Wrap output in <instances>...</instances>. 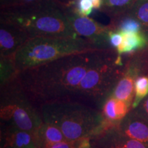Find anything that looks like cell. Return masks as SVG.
<instances>
[{"mask_svg": "<svg viewBox=\"0 0 148 148\" xmlns=\"http://www.w3.org/2000/svg\"><path fill=\"white\" fill-rule=\"evenodd\" d=\"M106 49L74 53L29 68L18 72L16 79L37 107L55 101L75 102L88 71Z\"/></svg>", "mask_w": 148, "mask_h": 148, "instance_id": "obj_1", "label": "cell"}, {"mask_svg": "<svg viewBox=\"0 0 148 148\" xmlns=\"http://www.w3.org/2000/svg\"><path fill=\"white\" fill-rule=\"evenodd\" d=\"M0 20L21 27L29 38L36 36L79 37L68 22L64 6L55 0L1 4Z\"/></svg>", "mask_w": 148, "mask_h": 148, "instance_id": "obj_2", "label": "cell"}, {"mask_svg": "<svg viewBox=\"0 0 148 148\" xmlns=\"http://www.w3.org/2000/svg\"><path fill=\"white\" fill-rule=\"evenodd\" d=\"M43 122L55 125L68 141L95 137L112 126L101 110L74 101H55L39 107Z\"/></svg>", "mask_w": 148, "mask_h": 148, "instance_id": "obj_3", "label": "cell"}, {"mask_svg": "<svg viewBox=\"0 0 148 148\" xmlns=\"http://www.w3.org/2000/svg\"><path fill=\"white\" fill-rule=\"evenodd\" d=\"M99 49L85 38L36 36L29 38L14 54L16 72L51 62L62 57Z\"/></svg>", "mask_w": 148, "mask_h": 148, "instance_id": "obj_4", "label": "cell"}, {"mask_svg": "<svg viewBox=\"0 0 148 148\" xmlns=\"http://www.w3.org/2000/svg\"><path fill=\"white\" fill-rule=\"evenodd\" d=\"M0 98L1 121L33 133L43 123L39 108L30 100L16 76L1 85Z\"/></svg>", "mask_w": 148, "mask_h": 148, "instance_id": "obj_5", "label": "cell"}, {"mask_svg": "<svg viewBox=\"0 0 148 148\" xmlns=\"http://www.w3.org/2000/svg\"><path fill=\"white\" fill-rule=\"evenodd\" d=\"M64 8L68 22L79 37L88 40L97 49L112 48L109 41V32L112 29L108 25H104L88 16L79 15L73 5L64 6Z\"/></svg>", "mask_w": 148, "mask_h": 148, "instance_id": "obj_6", "label": "cell"}, {"mask_svg": "<svg viewBox=\"0 0 148 148\" xmlns=\"http://www.w3.org/2000/svg\"><path fill=\"white\" fill-rule=\"evenodd\" d=\"M29 38L28 34L21 27L0 20V57L13 58Z\"/></svg>", "mask_w": 148, "mask_h": 148, "instance_id": "obj_7", "label": "cell"}, {"mask_svg": "<svg viewBox=\"0 0 148 148\" xmlns=\"http://www.w3.org/2000/svg\"><path fill=\"white\" fill-rule=\"evenodd\" d=\"M1 148H38L34 133L1 121Z\"/></svg>", "mask_w": 148, "mask_h": 148, "instance_id": "obj_8", "label": "cell"}, {"mask_svg": "<svg viewBox=\"0 0 148 148\" xmlns=\"http://www.w3.org/2000/svg\"><path fill=\"white\" fill-rule=\"evenodd\" d=\"M91 143L92 147L98 148H148L145 144L122 134L115 126L91 138Z\"/></svg>", "mask_w": 148, "mask_h": 148, "instance_id": "obj_9", "label": "cell"}, {"mask_svg": "<svg viewBox=\"0 0 148 148\" xmlns=\"http://www.w3.org/2000/svg\"><path fill=\"white\" fill-rule=\"evenodd\" d=\"M115 127L129 138L148 145V122L136 115L132 110Z\"/></svg>", "mask_w": 148, "mask_h": 148, "instance_id": "obj_10", "label": "cell"}, {"mask_svg": "<svg viewBox=\"0 0 148 148\" xmlns=\"http://www.w3.org/2000/svg\"><path fill=\"white\" fill-rule=\"evenodd\" d=\"M132 110L125 101L109 96L103 103L101 112L111 126H115Z\"/></svg>", "mask_w": 148, "mask_h": 148, "instance_id": "obj_11", "label": "cell"}, {"mask_svg": "<svg viewBox=\"0 0 148 148\" xmlns=\"http://www.w3.org/2000/svg\"><path fill=\"white\" fill-rule=\"evenodd\" d=\"M123 42L116 48L118 54H131L148 48V36L143 31L123 33Z\"/></svg>", "mask_w": 148, "mask_h": 148, "instance_id": "obj_12", "label": "cell"}, {"mask_svg": "<svg viewBox=\"0 0 148 148\" xmlns=\"http://www.w3.org/2000/svg\"><path fill=\"white\" fill-rule=\"evenodd\" d=\"M34 133L38 148H47L55 143L66 140L60 129L45 122Z\"/></svg>", "mask_w": 148, "mask_h": 148, "instance_id": "obj_13", "label": "cell"}, {"mask_svg": "<svg viewBox=\"0 0 148 148\" xmlns=\"http://www.w3.org/2000/svg\"><path fill=\"white\" fill-rule=\"evenodd\" d=\"M137 0H102L99 11L110 17V21L126 15Z\"/></svg>", "mask_w": 148, "mask_h": 148, "instance_id": "obj_14", "label": "cell"}, {"mask_svg": "<svg viewBox=\"0 0 148 148\" xmlns=\"http://www.w3.org/2000/svg\"><path fill=\"white\" fill-rule=\"evenodd\" d=\"M127 15L138 20L142 30L148 36V0H137Z\"/></svg>", "mask_w": 148, "mask_h": 148, "instance_id": "obj_15", "label": "cell"}, {"mask_svg": "<svg viewBox=\"0 0 148 148\" xmlns=\"http://www.w3.org/2000/svg\"><path fill=\"white\" fill-rule=\"evenodd\" d=\"M148 96V75H143L138 77L134 84V97L132 109L137 107Z\"/></svg>", "mask_w": 148, "mask_h": 148, "instance_id": "obj_16", "label": "cell"}, {"mask_svg": "<svg viewBox=\"0 0 148 148\" xmlns=\"http://www.w3.org/2000/svg\"><path fill=\"white\" fill-rule=\"evenodd\" d=\"M0 64H1V85H3L15 77L17 72L14 66L13 58L0 57Z\"/></svg>", "mask_w": 148, "mask_h": 148, "instance_id": "obj_17", "label": "cell"}, {"mask_svg": "<svg viewBox=\"0 0 148 148\" xmlns=\"http://www.w3.org/2000/svg\"><path fill=\"white\" fill-rule=\"evenodd\" d=\"M73 7L75 12L82 16H88L93 8L91 0H77L76 4Z\"/></svg>", "mask_w": 148, "mask_h": 148, "instance_id": "obj_18", "label": "cell"}, {"mask_svg": "<svg viewBox=\"0 0 148 148\" xmlns=\"http://www.w3.org/2000/svg\"><path fill=\"white\" fill-rule=\"evenodd\" d=\"M132 110L136 115L148 122V96L144 99L136 108Z\"/></svg>", "mask_w": 148, "mask_h": 148, "instance_id": "obj_19", "label": "cell"}, {"mask_svg": "<svg viewBox=\"0 0 148 148\" xmlns=\"http://www.w3.org/2000/svg\"><path fill=\"white\" fill-rule=\"evenodd\" d=\"M123 34L119 31L110 30L109 32V41L113 49H116V48L119 47L123 42Z\"/></svg>", "mask_w": 148, "mask_h": 148, "instance_id": "obj_20", "label": "cell"}, {"mask_svg": "<svg viewBox=\"0 0 148 148\" xmlns=\"http://www.w3.org/2000/svg\"><path fill=\"white\" fill-rule=\"evenodd\" d=\"M63 6H71L76 4L77 0H55Z\"/></svg>", "mask_w": 148, "mask_h": 148, "instance_id": "obj_21", "label": "cell"}, {"mask_svg": "<svg viewBox=\"0 0 148 148\" xmlns=\"http://www.w3.org/2000/svg\"><path fill=\"white\" fill-rule=\"evenodd\" d=\"M34 0H1V4H8L12 3H19V2H28Z\"/></svg>", "mask_w": 148, "mask_h": 148, "instance_id": "obj_22", "label": "cell"}, {"mask_svg": "<svg viewBox=\"0 0 148 148\" xmlns=\"http://www.w3.org/2000/svg\"><path fill=\"white\" fill-rule=\"evenodd\" d=\"M92 148H98V147H92Z\"/></svg>", "mask_w": 148, "mask_h": 148, "instance_id": "obj_23", "label": "cell"}]
</instances>
